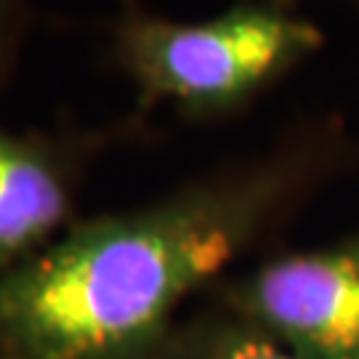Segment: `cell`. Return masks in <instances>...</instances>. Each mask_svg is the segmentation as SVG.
I'll return each mask as SVG.
<instances>
[{
	"label": "cell",
	"instance_id": "6da1fadb",
	"mask_svg": "<svg viewBox=\"0 0 359 359\" xmlns=\"http://www.w3.org/2000/svg\"><path fill=\"white\" fill-rule=\"evenodd\" d=\"M346 163L333 120L136 205L77 218L0 280V359H154L181 306Z\"/></svg>",
	"mask_w": 359,
	"mask_h": 359
},
{
	"label": "cell",
	"instance_id": "7a4b0ae2",
	"mask_svg": "<svg viewBox=\"0 0 359 359\" xmlns=\"http://www.w3.org/2000/svg\"><path fill=\"white\" fill-rule=\"evenodd\" d=\"M325 46V27L271 0H231L189 22L142 0L115 6L107 25V59L130 86L139 115L170 109L187 123L240 117Z\"/></svg>",
	"mask_w": 359,
	"mask_h": 359
},
{
	"label": "cell",
	"instance_id": "3957f363",
	"mask_svg": "<svg viewBox=\"0 0 359 359\" xmlns=\"http://www.w3.org/2000/svg\"><path fill=\"white\" fill-rule=\"evenodd\" d=\"M224 306L304 359H359V231L269 258L226 285Z\"/></svg>",
	"mask_w": 359,
	"mask_h": 359
},
{
	"label": "cell",
	"instance_id": "277c9868",
	"mask_svg": "<svg viewBox=\"0 0 359 359\" xmlns=\"http://www.w3.org/2000/svg\"><path fill=\"white\" fill-rule=\"evenodd\" d=\"M112 136L107 130L0 126V280L77 221V200L93 160Z\"/></svg>",
	"mask_w": 359,
	"mask_h": 359
},
{
	"label": "cell",
	"instance_id": "5b68a950",
	"mask_svg": "<svg viewBox=\"0 0 359 359\" xmlns=\"http://www.w3.org/2000/svg\"><path fill=\"white\" fill-rule=\"evenodd\" d=\"M154 359H304L237 317L224 306L221 311L184 320L168 335Z\"/></svg>",
	"mask_w": 359,
	"mask_h": 359
},
{
	"label": "cell",
	"instance_id": "8992f818",
	"mask_svg": "<svg viewBox=\"0 0 359 359\" xmlns=\"http://www.w3.org/2000/svg\"><path fill=\"white\" fill-rule=\"evenodd\" d=\"M35 22V0H0V93L13 83Z\"/></svg>",
	"mask_w": 359,
	"mask_h": 359
},
{
	"label": "cell",
	"instance_id": "52a82bcc",
	"mask_svg": "<svg viewBox=\"0 0 359 359\" xmlns=\"http://www.w3.org/2000/svg\"><path fill=\"white\" fill-rule=\"evenodd\" d=\"M128 3H142V0H115V6H128ZM271 3H283V6L301 8V0H271Z\"/></svg>",
	"mask_w": 359,
	"mask_h": 359
},
{
	"label": "cell",
	"instance_id": "ba28073f",
	"mask_svg": "<svg viewBox=\"0 0 359 359\" xmlns=\"http://www.w3.org/2000/svg\"><path fill=\"white\" fill-rule=\"evenodd\" d=\"M338 3H344L348 11H354L359 16V0H338Z\"/></svg>",
	"mask_w": 359,
	"mask_h": 359
}]
</instances>
